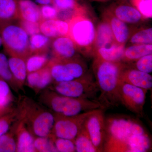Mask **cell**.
Masks as SVG:
<instances>
[{
	"instance_id": "obj_20",
	"label": "cell",
	"mask_w": 152,
	"mask_h": 152,
	"mask_svg": "<svg viewBox=\"0 0 152 152\" xmlns=\"http://www.w3.org/2000/svg\"><path fill=\"white\" fill-rule=\"evenodd\" d=\"M19 19L18 0H0V26Z\"/></svg>"
},
{
	"instance_id": "obj_31",
	"label": "cell",
	"mask_w": 152,
	"mask_h": 152,
	"mask_svg": "<svg viewBox=\"0 0 152 152\" xmlns=\"http://www.w3.org/2000/svg\"><path fill=\"white\" fill-rule=\"evenodd\" d=\"M16 125L15 124L12 130L0 137V152H16V142L15 137Z\"/></svg>"
},
{
	"instance_id": "obj_32",
	"label": "cell",
	"mask_w": 152,
	"mask_h": 152,
	"mask_svg": "<svg viewBox=\"0 0 152 152\" xmlns=\"http://www.w3.org/2000/svg\"><path fill=\"white\" fill-rule=\"evenodd\" d=\"M53 6L58 11H75L86 12V8L79 3L78 0H53Z\"/></svg>"
},
{
	"instance_id": "obj_4",
	"label": "cell",
	"mask_w": 152,
	"mask_h": 152,
	"mask_svg": "<svg viewBox=\"0 0 152 152\" xmlns=\"http://www.w3.org/2000/svg\"><path fill=\"white\" fill-rule=\"evenodd\" d=\"M40 101L54 114L64 116H73L96 109H104L98 101L66 96L52 90L44 91Z\"/></svg>"
},
{
	"instance_id": "obj_9",
	"label": "cell",
	"mask_w": 152,
	"mask_h": 152,
	"mask_svg": "<svg viewBox=\"0 0 152 152\" xmlns=\"http://www.w3.org/2000/svg\"><path fill=\"white\" fill-rule=\"evenodd\" d=\"M118 91L121 104L133 113L142 116L148 90L120 80Z\"/></svg>"
},
{
	"instance_id": "obj_25",
	"label": "cell",
	"mask_w": 152,
	"mask_h": 152,
	"mask_svg": "<svg viewBox=\"0 0 152 152\" xmlns=\"http://www.w3.org/2000/svg\"><path fill=\"white\" fill-rule=\"evenodd\" d=\"M60 61L62 62L71 75L75 79L80 78L89 74L86 65L79 57Z\"/></svg>"
},
{
	"instance_id": "obj_26",
	"label": "cell",
	"mask_w": 152,
	"mask_h": 152,
	"mask_svg": "<svg viewBox=\"0 0 152 152\" xmlns=\"http://www.w3.org/2000/svg\"><path fill=\"white\" fill-rule=\"evenodd\" d=\"M74 142L75 146L76 152H98L84 126L76 137Z\"/></svg>"
},
{
	"instance_id": "obj_21",
	"label": "cell",
	"mask_w": 152,
	"mask_h": 152,
	"mask_svg": "<svg viewBox=\"0 0 152 152\" xmlns=\"http://www.w3.org/2000/svg\"><path fill=\"white\" fill-rule=\"evenodd\" d=\"M8 59L11 72L21 90L27 76L26 59L21 57L13 56H11Z\"/></svg>"
},
{
	"instance_id": "obj_38",
	"label": "cell",
	"mask_w": 152,
	"mask_h": 152,
	"mask_svg": "<svg viewBox=\"0 0 152 152\" xmlns=\"http://www.w3.org/2000/svg\"><path fill=\"white\" fill-rule=\"evenodd\" d=\"M134 69L147 73L152 72V54L146 55L136 61Z\"/></svg>"
},
{
	"instance_id": "obj_29",
	"label": "cell",
	"mask_w": 152,
	"mask_h": 152,
	"mask_svg": "<svg viewBox=\"0 0 152 152\" xmlns=\"http://www.w3.org/2000/svg\"><path fill=\"white\" fill-rule=\"evenodd\" d=\"M12 101L10 86L7 82L0 78V111L6 113L12 110L10 107Z\"/></svg>"
},
{
	"instance_id": "obj_3",
	"label": "cell",
	"mask_w": 152,
	"mask_h": 152,
	"mask_svg": "<svg viewBox=\"0 0 152 152\" xmlns=\"http://www.w3.org/2000/svg\"><path fill=\"white\" fill-rule=\"evenodd\" d=\"M19 119L23 120L33 135L49 136L55 122L54 113L26 96L20 97L17 109Z\"/></svg>"
},
{
	"instance_id": "obj_15",
	"label": "cell",
	"mask_w": 152,
	"mask_h": 152,
	"mask_svg": "<svg viewBox=\"0 0 152 152\" xmlns=\"http://www.w3.org/2000/svg\"><path fill=\"white\" fill-rule=\"evenodd\" d=\"M16 152H36L34 141L35 137L23 120L19 119L15 131Z\"/></svg>"
},
{
	"instance_id": "obj_41",
	"label": "cell",
	"mask_w": 152,
	"mask_h": 152,
	"mask_svg": "<svg viewBox=\"0 0 152 152\" xmlns=\"http://www.w3.org/2000/svg\"><path fill=\"white\" fill-rule=\"evenodd\" d=\"M40 70L28 73L27 74L26 80L28 86L33 89L34 90L37 84L40 73Z\"/></svg>"
},
{
	"instance_id": "obj_45",
	"label": "cell",
	"mask_w": 152,
	"mask_h": 152,
	"mask_svg": "<svg viewBox=\"0 0 152 152\" xmlns=\"http://www.w3.org/2000/svg\"><path fill=\"white\" fill-rule=\"evenodd\" d=\"M1 115H2L1 114H0V116H1Z\"/></svg>"
},
{
	"instance_id": "obj_44",
	"label": "cell",
	"mask_w": 152,
	"mask_h": 152,
	"mask_svg": "<svg viewBox=\"0 0 152 152\" xmlns=\"http://www.w3.org/2000/svg\"><path fill=\"white\" fill-rule=\"evenodd\" d=\"M2 45V42L1 36V31H0V47Z\"/></svg>"
},
{
	"instance_id": "obj_43",
	"label": "cell",
	"mask_w": 152,
	"mask_h": 152,
	"mask_svg": "<svg viewBox=\"0 0 152 152\" xmlns=\"http://www.w3.org/2000/svg\"><path fill=\"white\" fill-rule=\"evenodd\" d=\"M90 1L99 2H107L110 0H89Z\"/></svg>"
},
{
	"instance_id": "obj_12",
	"label": "cell",
	"mask_w": 152,
	"mask_h": 152,
	"mask_svg": "<svg viewBox=\"0 0 152 152\" xmlns=\"http://www.w3.org/2000/svg\"><path fill=\"white\" fill-rule=\"evenodd\" d=\"M107 9L115 16L127 24H137L145 19L135 7L124 2L114 4Z\"/></svg>"
},
{
	"instance_id": "obj_23",
	"label": "cell",
	"mask_w": 152,
	"mask_h": 152,
	"mask_svg": "<svg viewBox=\"0 0 152 152\" xmlns=\"http://www.w3.org/2000/svg\"><path fill=\"white\" fill-rule=\"evenodd\" d=\"M48 66L54 82L60 83L75 80L68 72L65 66L60 60L54 58L50 60Z\"/></svg>"
},
{
	"instance_id": "obj_14",
	"label": "cell",
	"mask_w": 152,
	"mask_h": 152,
	"mask_svg": "<svg viewBox=\"0 0 152 152\" xmlns=\"http://www.w3.org/2000/svg\"><path fill=\"white\" fill-rule=\"evenodd\" d=\"M120 80L144 89H152L151 75L134 68L127 67L126 65L122 72Z\"/></svg>"
},
{
	"instance_id": "obj_8",
	"label": "cell",
	"mask_w": 152,
	"mask_h": 152,
	"mask_svg": "<svg viewBox=\"0 0 152 152\" xmlns=\"http://www.w3.org/2000/svg\"><path fill=\"white\" fill-rule=\"evenodd\" d=\"M94 110L73 116H64L54 114L55 122L52 134L56 137L69 139L74 141L83 128L86 119Z\"/></svg>"
},
{
	"instance_id": "obj_39",
	"label": "cell",
	"mask_w": 152,
	"mask_h": 152,
	"mask_svg": "<svg viewBox=\"0 0 152 152\" xmlns=\"http://www.w3.org/2000/svg\"><path fill=\"white\" fill-rule=\"evenodd\" d=\"M18 21L30 37L40 33L39 23L27 21L21 19H19Z\"/></svg>"
},
{
	"instance_id": "obj_18",
	"label": "cell",
	"mask_w": 152,
	"mask_h": 152,
	"mask_svg": "<svg viewBox=\"0 0 152 152\" xmlns=\"http://www.w3.org/2000/svg\"><path fill=\"white\" fill-rule=\"evenodd\" d=\"M20 19L40 23L43 19L40 7L31 0H18Z\"/></svg>"
},
{
	"instance_id": "obj_2",
	"label": "cell",
	"mask_w": 152,
	"mask_h": 152,
	"mask_svg": "<svg viewBox=\"0 0 152 152\" xmlns=\"http://www.w3.org/2000/svg\"><path fill=\"white\" fill-rule=\"evenodd\" d=\"M105 138L103 152H127L128 144L134 135L146 134L134 120L123 117L105 118Z\"/></svg>"
},
{
	"instance_id": "obj_16",
	"label": "cell",
	"mask_w": 152,
	"mask_h": 152,
	"mask_svg": "<svg viewBox=\"0 0 152 152\" xmlns=\"http://www.w3.org/2000/svg\"><path fill=\"white\" fill-rule=\"evenodd\" d=\"M40 33L50 39L67 36L69 23L59 19L42 20L39 23Z\"/></svg>"
},
{
	"instance_id": "obj_40",
	"label": "cell",
	"mask_w": 152,
	"mask_h": 152,
	"mask_svg": "<svg viewBox=\"0 0 152 152\" xmlns=\"http://www.w3.org/2000/svg\"><path fill=\"white\" fill-rule=\"evenodd\" d=\"M40 7L43 20L57 18L58 10L54 6L45 5L40 6Z\"/></svg>"
},
{
	"instance_id": "obj_42",
	"label": "cell",
	"mask_w": 152,
	"mask_h": 152,
	"mask_svg": "<svg viewBox=\"0 0 152 152\" xmlns=\"http://www.w3.org/2000/svg\"><path fill=\"white\" fill-rule=\"evenodd\" d=\"M39 5H52L53 6V0H34Z\"/></svg>"
},
{
	"instance_id": "obj_22",
	"label": "cell",
	"mask_w": 152,
	"mask_h": 152,
	"mask_svg": "<svg viewBox=\"0 0 152 152\" xmlns=\"http://www.w3.org/2000/svg\"><path fill=\"white\" fill-rule=\"evenodd\" d=\"M152 53V44H133L125 48L122 62L135 61Z\"/></svg>"
},
{
	"instance_id": "obj_19",
	"label": "cell",
	"mask_w": 152,
	"mask_h": 152,
	"mask_svg": "<svg viewBox=\"0 0 152 152\" xmlns=\"http://www.w3.org/2000/svg\"><path fill=\"white\" fill-rule=\"evenodd\" d=\"M126 45L115 43L95 51L94 58L112 62H122Z\"/></svg>"
},
{
	"instance_id": "obj_10",
	"label": "cell",
	"mask_w": 152,
	"mask_h": 152,
	"mask_svg": "<svg viewBox=\"0 0 152 152\" xmlns=\"http://www.w3.org/2000/svg\"><path fill=\"white\" fill-rule=\"evenodd\" d=\"M103 109L95 110L85 121L84 127L98 152H103L105 138V118Z\"/></svg>"
},
{
	"instance_id": "obj_28",
	"label": "cell",
	"mask_w": 152,
	"mask_h": 152,
	"mask_svg": "<svg viewBox=\"0 0 152 152\" xmlns=\"http://www.w3.org/2000/svg\"><path fill=\"white\" fill-rule=\"evenodd\" d=\"M50 60L46 53L30 55L26 59L28 73L39 70L45 67Z\"/></svg>"
},
{
	"instance_id": "obj_35",
	"label": "cell",
	"mask_w": 152,
	"mask_h": 152,
	"mask_svg": "<svg viewBox=\"0 0 152 152\" xmlns=\"http://www.w3.org/2000/svg\"><path fill=\"white\" fill-rule=\"evenodd\" d=\"M54 82L51 74L48 65L40 70L39 80L34 90L36 93L45 89Z\"/></svg>"
},
{
	"instance_id": "obj_6",
	"label": "cell",
	"mask_w": 152,
	"mask_h": 152,
	"mask_svg": "<svg viewBox=\"0 0 152 152\" xmlns=\"http://www.w3.org/2000/svg\"><path fill=\"white\" fill-rule=\"evenodd\" d=\"M0 31L2 45L7 53L10 56L21 57L26 59L31 55L29 38L18 21L1 25Z\"/></svg>"
},
{
	"instance_id": "obj_27",
	"label": "cell",
	"mask_w": 152,
	"mask_h": 152,
	"mask_svg": "<svg viewBox=\"0 0 152 152\" xmlns=\"http://www.w3.org/2000/svg\"><path fill=\"white\" fill-rule=\"evenodd\" d=\"M0 78L9 84L15 91L20 88L11 72L9 64V59L3 53H0Z\"/></svg>"
},
{
	"instance_id": "obj_34",
	"label": "cell",
	"mask_w": 152,
	"mask_h": 152,
	"mask_svg": "<svg viewBox=\"0 0 152 152\" xmlns=\"http://www.w3.org/2000/svg\"><path fill=\"white\" fill-rule=\"evenodd\" d=\"M19 119L17 109H13L0 117V137L8 132L12 124Z\"/></svg>"
},
{
	"instance_id": "obj_1",
	"label": "cell",
	"mask_w": 152,
	"mask_h": 152,
	"mask_svg": "<svg viewBox=\"0 0 152 152\" xmlns=\"http://www.w3.org/2000/svg\"><path fill=\"white\" fill-rule=\"evenodd\" d=\"M124 66L123 62H112L94 58L93 70L100 92L98 101L104 109L121 104L118 89Z\"/></svg>"
},
{
	"instance_id": "obj_13",
	"label": "cell",
	"mask_w": 152,
	"mask_h": 152,
	"mask_svg": "<svg viewBox=\"0 0 152 152\" xmlns=\"http://www.w3.org/2000/svg\"><path fill=\"white\" fill-rule=\"evenodd\" d=\"M103 19L109 23L116 42L126 45L132 31L127 24L115 16L107 9L104 12Z\"/></svg>"
},
{
	"instance_id": "obj_5",
	"label": "cell",
	"mask_w": 152,
	"mask_h": 152,
	"mask_svg": "<svg viewBox=\"0 0 152 152\" xmlns=\"http://www.w3.org/2000/svg\"><path fill=\"white\" fill-rule=\"evenodd\" d=\"M86 14L77 15L68 22V36L75 44L79 53L86 56H93L96 26Z\"/></svg>"
},
{
	"instance_id": "obj_33",
	"label": "cell",
	"mask_w": 152,
	"mask_h": 152,
	"mask_svg": "<svg viewBox=\"0 0 152 152\" xmlns=\"http://www.w3.org/2000/svg\"><path fill=\"white\" fill-rule=\"evenodd\" d=\"M54 137L52 134L48 137H36L34 145L36 152H57L54 142Z\"/></svg>"
},
{
	"instance_id": "obj_37",
	"label": "cell",
	"mask_w": 152,
	"mask_h": 152,
	"mask_svg": "<svg viewBox=\"0 0 152 152\" xmlns=\"http://www.w3.org/2000/svg\"><path fill=\"white\" fill-rule=\"evenodd\" d=\"M54 142L57 152H76L75 146L73 141L69 139L54 137Z\"/></svg>"
},
{
	"instance_id": "obj_7",
	"label": "cell",
	"mask_w": 152,
	"mask_h": 152,
	"mask_svg": "<svg viewBox=\"0 0 152 152\" xmlns=\"http://www.w3.org/2000/svg\"><path fill=\"white\" fill-rule=\"evenodd\" d=\"M53 91L63 96L98 101L97 85L89 74L69 81L54 82Z\"/></svg>"
},
{
	"instance_id": "obj_24",
	"label": "cell",
	"mask_w": 152,
	"mask_h": 152,
	"mask_svg": "<svg viewBox=\"0 0 152 152\" xmlns=\"http://www.w3.org/2000/svg\"><path fill=\"white\" fill-rule=\"evenodd\" d=\"M51 42V39L42 33L31 36L29 38L30 54L31 55L46 53Z\"/></svg>"
},
{
	"instance_id": "obj_17",
	"label": "cell",
	"mask_w": 152,
	"mask_h": 152,
	"mask_svg": "<svg viewBox=\"0 0 152 152\" xmlns=\"http://www.w3.org/2000/svg\"><path fill=\"white\" fill-rule=\"evenodd\" d=\"M117 43L109 23L103 19L96 27V36L94 44V54L100 48L109 46ZM94 56V54H93Z\"/></svg>"
},
{
	"instance_id": "obj_30",
	"label": "cell",
	"mask_w": 152,
	"mask_h": 152,
	"mask_svg": "<svg viewBox=\"0 0 152 152\" xmlns=\"http://www.w3.org/2000/svg\"><path fill=\"white\" fill-rule=\"evenodd\" d=\"M128 42L131 45L152 44V28H142L132 31Z\"/></svg>"
},
{
	"instance_id": "obj_11",
	"label": "cell",
	"mask_w": 152,
	"mask_h": 152,
	"mask_svg": "<svg viewBox=\"0 0 152 152\" xmlns=\"http://www.w3.org/2000/svg\"><path fill=\"white\" fill-rule=\"evenodd\" d=\"M50 45L53 58L66 60L79 57L75 44L68 35L53 39Z\"/></svg>"
},
{
	"instance_id": "obj_36",
	"label": "cell",
	"mask_w": 152,
	"mask_h": 152,
	"mask_svg": "<svg viewBox=\"0 0 152 152\" xmlns=\"http://www.w3.org/2000/svg\"><path fill=\"white\" fill-rule=\"evenodd\" d=\"M152 0H131L132 5L136 8L145 19L152 17Z\"/></svg>"
}]
</instances>
